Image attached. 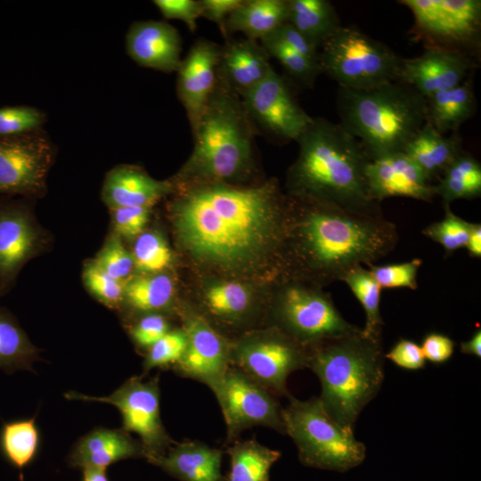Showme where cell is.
<instances>
[{"instance_id": "obj_4", "label": "cell", "mask_w": 481, "mask_h": 481, "mask_svg": "<svg viewBox=\"0 0 481 481\" xmlns=\"http://www.w3.org/2000/svg\"><path fill=\"white\" fill-rule=\"evenodd\" d=\"M194 147L173 184L231 183L250 171L257 129L240 97L217 75L196 127Z\"/></svg>"}, {"instance_id": "obj_43", "label": "cell", "mask_w": 481, "mask_h": 481, "mask_svg": "<svg viewBox=\"0 0 481 481\" xmlns=\"http://www.w3.org/2000/svg\"><path fill=\"white\" fill-rule=\"evenodd\" d=\"M94 261L110 276L124 283L130 279L135 269L132 253L116 233L107 240Z\"/></svg>"}, {"instance_id": "obj_16", "label": "cell", "mask_w": 481, "mask_h": 481, "mask_svg": "<svg viewBox=\"0 0 481 481\" xmlns=\"http://www.w3.org/2000/svg\"><path fill=\"white\" fill-rule=\"evenodd\" d=\"M240 100L257 131L276 139L297 141L313 119L273 68L259 84L243 94Z\"/></svg>"}, {"instance_id": "obj_18", "label": "cell", "mask_w": 481, "mask_h": 481, "mask_svg": "<svg viewBox=\"0 0 481 481\" xmlns=\"http://www.w3.org/2000/svg\"><path fill=\"white\" fill-rule=\"evenodd\" d=\"M474 67L475 62L468 53L428 46L422 54L403 59L399 81L428 98L461 85L469 77Z\"/></svg>"}, {"instance_id": "obj_15", "label": "cell", "mask_w": 481, "mask_h": 481, "mask_svg": "<svg viewBox=\"0 0 481 481\" xmlns=\"http://www.w3.org/2000/svg\"><path fill=\"white\" fill-rule=\"evenodd\" d=\"M29 200L0 199V298L12 289L24 265L49 244L48 235L39 225Z\"/></svg>"}, {"instance_id": "obj_36", "label": "cell", "mask_w": 481, "mask_h": 481, "mask_svg": "<svg viewBox=\"0 0 481 481\" xmlns=\"http://www.w3.org/2000/svg\"><path fill=\"white\" fill-rule=\"evenodd\" d=\"M205 304L215 316L225 321L242 320L252 305L248 288L237 281L214 284L205 293Z\"/></svg>"}, {"instance_id": "obj_13", "label": "cell", "mask_w": 481, "mask_h": 481, "mask_svg": "<svg viewBox=\"0 0 481 481\" xmlns=\"http://www.w3.org/2000/svg\"><path fill=\"white\" fill-rule=\"evenodd\" d=\"M211 390L224 418L227 443L256 426L285 434L282 409L273 394L238 368L230 366Z\"/></svg>"}, {"instance_id": "obj_30", "label": "cell", "mask_w": 481, "mask_h": 481, "mask_svg": "<svg viewBox=\"0 0 481 481\" xmlns=\"http://www.w3.org/2000/svg\"><path fill=\"white\" fill-rule=\"evenodd\" d=\"M225 452L230 457V470L224 481H270L272 466L281 452L256 439L234 441Z\"/></svg>"}, {"instance_id": "obj_17", "label": "cell", "mask_w": 481, "mask_h": 481, "mask_svg": "<svg viewBox=\"0 0 481 481\" xmlns=\"http://www.w3.org/2000/svg\"><path fill=\"white\" fill-rule=\"evenodd\" d=\"M183 329L187 336V346L173 369L211 389L231 366V347L199 314L188 312Z\"/></svg>"}, {"instance_id": "obj_37", "label": "cell", "mask_w": 481, "mask_h": 481, "mask_svg": "<svg viewBox=\"0 0 481 481\" xmlns=\"http://www.w3.org/2000/svg\"><path fill=\"white\" fill-rule=\"evenodd\" d=\"M135 269L145 274L159 273L172 262V252L162 235L143 232L137 238L132 253Z\"/></svg>"}, {"instance_id": "obj_1", "label": "cell", "mask_w": 481, "mask_h": 481, "mask_svg": "<svg viewBox=\"0 0 481 481\" xmlns=\"http://www.w3.org/2000/svg\"><path fill=\"white\" fill-rule=\"evenodd\" d=\"M288 198L278 182L183 188L172 204L176 236L200 263L230 272L281 257Z\"/></svg>"}, {"instance_id": "obj_31", "label": "cell", "mask_w": 481, "mask_h": 481, "mask_svg": "<svg viewBox=\"0 0 481 481\" xmlns=\"http://www.w3.org/2000/svg\"><path fill=\"white\" fill-rule=\"evenodd\" d=\"M38 353L12 313L0 306V370L9 374L32 371Z\"/></svg>"}, {"instance_id": "obj_54", "label": "cell", "mask_w": 481, "mask_h": 481, "mask_svg": "<svg viewBox=\"0 0 481 481\" xmlns=\"http://www.w3.org/2000/svg\"><path fill=\"white\" fill-rule=\"evenodd\" d=\"M83 477L81 481H110L106 469L97 468H86L82 469Z\"/></svg>"}, {"instance_id": "obj_39", "label": "cell", "mask_w": 481, "mask_h": 481, "mask_svg": "<svg viewBox=\"0 0 481 481\" xmlns=\"http://www.w3.org/2000/svg\"><path fill=\"white\" fill-rule=\"evenodd\" d=\"M472 223L455 215L450 205L444 206V216L438 222L428 225L422 233L439 243L447 254L465 248Z\"/></svg>"}, {"instance_id": "obj_8", "label": "cell", "mask_w": 481, "mask_h": 481, "mask_svg": "<svg viewBox=\"0 0 481 481\" xmlns=\"http://www.w3.org/2000/svg\"><path fill=\"white\" fill-rule=\"evenodd\" d=\"M321 47V70L340 87L369 89L399 81L403 58L355 26H341Z\"/></svg>"}, {"instance_id": "obj_14", "label": "cell", "mask_w": 481, "mask_h": 481, "mask_svg": "<svg viewBox=\"0 0 481 481\" xmlns=\"http://www.w3.org/2000/svg\"><path fill=\"white\" fill-rule=\"evenodd\" d=\"M398 3L412 11L416 33L430 44L428 46L465 53L477 47L480 0H401Z\"/></svg>"}, {"instance_id": "obj_26", "label": "cell", "mask_w": 481, "mask_h": 481, "mask_svg": "<svg viewBox=\"0 0 481 481\" xmlns=\"http://www.w3.org/2000/svg\"><path fill=\"white\" fill-rule=\"evenodd\" d=\"M462 151L461 140L456 133L444 136L428 121L404 150L429 182L439 178L446 167Z\"/></svg>"}, {"instance_id": "obj_20", "label": "cell", "mask_w": 481, "mask_h": 481, "mask_svg": "<svg viewBox=\"0 0 481 481\" xmlns=\"http://www.w3.org/2000/svg\"><path fill=\"white\" fill-rule=\"evenodd\" d=\"M370 198L379 203L390 197H407L430 202L435 185L404 151L370 159L366 165Z\"/></svg>"}, {"instance_id": "obj_47", "label": "cell", "mask_w": 481, "mask_h": 481, "mask_svg": "<svg viewBox=\"0 0 481 481\" xmlns=\"http://www.w3.org/2000/svg\"><path fill=\"white\" fill-rule=\"evenodd\" d=\"M153 4L165 18L180 20L190 31L196 30L197 20L201 17L200 0H154Z\"/></svg>"}, {"instance_id": "obj_55", "label": "cell", "mask_w": 481, "mask_h": 481, "mask_svg": "<svg viewBox=\"0 0 481 481\" xmlns=\"http://www.w3.org/2000/svg\"><path fill=\"white\" fill-rule=\"evenodd\" d=\"M20 481H23V479H20Z\"/></svg>"}, {"instance_id": "obj_45", "label": "cell", "mask_w": 481, "mask_h": 481, "mask_svg": "<svg viewBox=\"0 0 481 481\" xmlns=\"http://www.w3.org/2000/svg\"><path fill=\"white\" fill-rule=\"evenodd\" d=\"M149 207L111 208L114 230L120 238L132 239L143 232L150 215Z\"/></svg>"}, {"instance_id": "obj_41", "label": "cell", "mask_w": 481, "mask_h": 481, "mask_svg": "<svg viewBox=\"0 0 481 481\" xmlns=\"http://www.w3.org/2000/svg\"><path fill=\"white\" fill-rule=\"evenodd\" d=\"M46 115L41 110L26 105L0 108V137L15 136L42 129Z\"/></svg>"}, {"instance_id": "obj_5", "label": "cell", "mask_w": 481, "mask_h": 481, "mask_svg": "<svg viewBox=\"0 0 481 481\" xmlns=\"http://www.w3.org/2000/svg\"><path fill=\"white\" fill-rule=\"evenodd\" d=\"M308 348V365L322 385L321 404L341 427L353 430L384 379L381 338L363 330L319 341Z\"/></svg>"}, {"instance_id": "obj_29", "label": "cell", "mask_w": 481, "mask_h": 481, "mask_svg": "<svg viewBox=\"0 0 481 481\" xmlns=\"http://www.w3.org/2000/svg\"><path fill=\"white\" fill-rule=\"evenodd\" d=\"M287 22L316 48L342 26L336 9L327 0H288Z\"/></svg>"}, {"instance_id": "obj_28", "label": "cell", "mask_w": 481, "mask_h": 481, "mask_svg": "<svg viewBox=\"0 0 481 481\" xmlns=\"http://www.w3.org/2000/svg\"><path fill=\"white\" fill-rule=\"evenodd\" d=\"M427 99V121L441 134L455 131L475 111L476 101L470 77L449 90Z\"/></svg>"}, {"instance_id": "obj_33", "label": "cell", "mask_w": 481, "mask_h": 481, "mask_svg": "<svg viewBox=\"0 0 481 481\" xmlns=\"http://www.w3.org/2000/svg\"><path fill=\"white\" fill-rule=\"evenodd\" d=\"M436 196L444 205L459 199H473L481 195V165L464 151L444 170L435 185Z\"/></svg>"}, {"instance_id": "obj_10", "label": "cell", "mask_w": 481, "mask_h": 481, "mask_svg": "<svg viewBox=\"0 0 481 481\" xmlns=\"http://www.w3.org/2000/svg\"><path fill=\"white\" fill-rule=\"evenodd\" d=\"M64 395L69 400L114 405L121 413L122 429L140 437L147 460L164 455L175 444L160 418L159 378L143 381L142 377H131L107 396H91L74 391Z\"/></svg>"}, {"instance_id": "obj_34", "label": "cell", "mask_w": 481, "mask_h": 481, "mask_svg": "<svg viewBox=\"0 0 481 481\" xmlns=\"http://www.w3.org/2000/svg\"><path fill=\"white\" fill-rule=\"evenodd\" d=\"M174 282L165 273L130 278L125 282L124 298L136 311L147 314L167 308L174 297Z\"/></svg>"}, {"instance_id": "obj_11", "label": "cell", "mask_w": 481, "mask_h": 481, "mask_svg": "<svg viewBox=\"0 0 481 481\" xmlns=\"http://www.w3.org/2000/svg\"><path fill=\"white\" fill-rule=\"evenodd\" d=\"M230 363L272 394L289 395L287 379L307 367L308 348L281 330H272L241 339L231 348Z\"/></svg>"}, {"instance_id": "obj_50", "label": "cell", "mask_w": 481, "mask_h": 481, "mask_svg": "<svg viewBox=\"0 0 481 481\" xmlns=\"http://www.w3.org/2000/svg\"><path fill=\"white\" fill-rule=\"evenodd\" d=\"M454 346L452 338L436 332L428 334L420 346L425 359L436 364L447 362L454 352Z\"/></svg>"}, {"instance_id": "obj_9", "label": "cell", "mask_w": 481, "mask_h": 481, "mask_svg": "<svg viewBox=\"0 0 481 481\" xmlns=\"http://www.w3.org/2000/svg\"><path fill=\"white\" fill-rule=\"evenodd\" d=\"M276 313L279 330L306 347L360 330L342 316L320 285H307L299 279L282 287Z\"/></svg>"}, {"instance_id": "obj_53", "label": "cell", "mask_w": 481, "mask_h": 481, "mask_svg": "<svg viewBox=\"0 0 481 481\" xmlns=\"http://www.w3.org/2000/svg\"><path fill=\"white\" fill-rule=\"evenodd\" d=\"M461 352L465 355L481 356V330L478 329L474 332L469 339L461 342L460 346Z\"/></svg>"}, {"instance_id": "obj_46", "label": "cell", "mask_w": 481, "mask_h": 481, "mask_svg": "<svg viewBox=\"0 0 481 481\" xmlns=\"http://www.w3.org/2000/svg\"><path fill=\"white\" fill-rule=\"evenodd\" d=\"M169 330V323L163 315L147 314L133 326L131 336L139 346L149 348Z\"/></svg>"}, {"instance_id": "obj_12", "label": "cell", "mask_w": 481, "mask_h": 481, "mask_svg": "<svg viewBox=\"0 0 481 481\" xmlns=\"http://www.w3.org/2000/svg\"><path fill=\"white\" fill-rule=\"evenodd\" d=\"M55 147L42 129L0 137V195L28 200L46 192Z\"/></svg>"}, {"instance_id": "obj_40", "label": "cell", "mask_w": 481, "mask_h": 481, "mask_svg": "<svg viewBox=\"0 0 481 481\" xmlns=\"http://www.w3.org/2000/svg\"><path fill=\"white\" fill-rule=\"evenodd\" d=\"M186 346L187 336L183 329L170 330L148 348L143 371L175 365L183 357Z\"/></svg>"}, {"instance_id": "obj_2", "label": "cell", "mask_w": 481, "mask_h": 481, "mask_svg": "<svg viewBox=\"0 0 481 481\" xmlns=\"http://www.w3.org/2000/svg\"><path fill=\"white\" fill-rule=\"evenodd\" d=\"M395 224L382 213L343 208L289 197L281 259L317 285L342 281L356 265H371L397 244Z\"/></svg>"}, {"instance_id": "obj_35", "label": "cell", "mask_w": 481, "mask_h": 481, "mask_svg": "<svg viewBox=\"0 0 481 481\" xmlns=\"http://www.w3.org/2000/svg\"><path fill=\"white\" fill-rule=\"evenodd\" d=\"M361 303L366 315L363 332L373 338H381L384 322L380 315L381 288L368 269L359 265L352 268L343 278Z\"/></svg>"}, {"instance_id": "obj_7", "label": "cell", "mask_w": 481, "mask_h": 481, "mask_svg": "<svg viewBox=\"0 0 481 481\" xmlns=\"http://www.w3.org/2000/svg\"><path fill=\"white\" fill-rule=\"evenodd\" d=\"M285 428L306 466L347 470L365 458V445L354 431L332 420L323 409L319 397L298 400L290 395L289 404L281 410Z\"/></svg>"}, {"instance_id": "obj_25", "label": "cell", "mask_w": 481, "mask_h": 481, "mask_svg": "<svg viewBox=\"0 0 481 481\" xmlns=\"http://www.w3.org/2000/svg\"><path fill=\"white\" fill-rule=\"evenodd\" d=\"M223 452L199 441L175 443L160 456L147 460L181 481H224Z\"/></svg>"}, {"instance_id": "obj_24", "label": "cell", "mask_w": 481, "mask_h": 481, "mask_svg": "<svg viewBox=\"0 0 481 481\" xmlns=\"http://www.w3.org/2000/svg\"><path fill=\"white\" fill-rule=\"evenodd\" d=\"M174 189L171 181H159L138 167L120 165L106 175L102 197L110 208H151Z\"/></svg>"}, {"instance_id": "obj_21", "label": "cell", "mask_w": 481, "mask_h": 481, "mask_svg": "<svg viewBox=\"0 0 481 481\" xmlns=\"http://www.w3.org/2000/svg\"><path fill=\"white\" fill-rule=\"evenodd\" d=\"M126 49L138 65L165 73L177 71L182 62L181 37L162 20L134 22L126 35Z\"/></svg>"}, {"instance_id": "obj_19", "label": "cell", "mask_w": 481, "mask_h": 481, "mask_svg": "<svg viewBox=\"0 0 481 481\" xmlns=\"http://www.w3.org/2000/svg\"><path fill=\"white\" fill-rule=\"evenodd\" d=\"M221 45L207 38L194 42L177 72L176 94L192 131L196 127L216 82Z\"/></svg>"}, {"instance_id": "obj_48", "label": "cell", "mask_w": 481, "mask_h": 481, "mask_svg": "<svg viewBox=\"0 0 481 481\" xmlns=\"http://www.w3.org/2000/svg\"><path fill=\"white\" fill-rule=\"evenodd\" d=\"M385 356L398 367L409 371L422 369L426 363L420 346L405 338H401Z\"/></svg>"}, {"instance_id": "obj_51", "label": "cell", "mask_w": 481, "mask_h": 481, "mask_svg": "<svg viewBox=\"0 0 481 481\" xmlns=\"http://www.w3.org/2000/svg\"><path fill=\"white\" fill-rule=\"evenodd\" d=\"M201 17L216 23L225 37L224 24L230 13L235 10L242 0H200Z\"/></svg>"}, {"instance_id": "obj_49", "label": "cell", "mask_w": 481, "mask_h": 481, "mask_svg": "<svg viewBox=\"0 0 481 481\" xmlns=\"http://www.w3.org/2000/svg\"><path fill=\"white\" fill-rule=\"evenodd\" d=\"M275 38L279 39L291 49L295 50L309 61L319 63L320 53L306 37L298 32L291 24L285 22L271 32Z\"/></svg>"}, {"instance_id": "obj_42", "label": "cell", "mask_w": 481, "mask_h": 481, "mask_svg": "<svg viewBox=\"0 0 481 481\" xmlns=\"http://www.w3.org/2000/svg\"><path fill=\"white\" fill-rule=\"evenodd\" d=\"M83 281L88 291L109 307H117L124 299L125 283L110 276L94 260L85 265Z\"/></svg>"}, {"instance_id": "obj_27", "label": "cell", "mask_w": 481, "mask_h": 481, "mask_svg": "<svg viewBox=\"0 0 481 481\" xmlns=\"http://www.w3.org/2000/svg\"><path fill=\"white\" fill-rule=\"evenodd\" d=\"M287 16L288 0H242L225 20V38L241 32L257 41L287 22Z\"/></svg>"}, {"instance_id": "obj_23", "label": "cell", "mask_w": 481, "mask_h": 481, "mask_svg": "<svg viewBox=\"0 0 481 481\" xmlns=\"http://www.w3.org/2000/svg\"><path fill=\"white\" fill-rule=\"evenodd\" d=\"M137 457H144L143 446L126 431L95 428L76 442L68 461L76 469H106L118 461Z\"/></svg>"}, {"instance_id": "obj_38", "label": "cell", "mask_w": 481, "mask_h": 481, "mask_svg": "<svg viewBox=\"0 0 481 481\" xmlns=\"http://www.w3.org/2000/svg\"><path fill=\"white\" fill-rule=\"evenodd\" d=\"M260 41L268 55L275 58L289 75L305 86L314 85L322 72L320 64L309 61L272 35L265 36Z\"/></svg>"}, {"instance_id": "obj_44", "label": "cell", "mask_w": 481, "mask_h": 481, "mask_svg": "<svg viewBox=\"0 0 481 481\" xmlns=\"http://www.w3.org/2000/svg\"><path fill=\"white\" fill-rule=\"evenodd\" d=\"M422 265L420 258H414L411 261L376 265L371 264L368 269L380 288L390 289L405 287L411 289L418 288L417 274Z\"/></svg>"}, {"instance_id": "obj_3", "label": "cell", "mask_w": 481, "mask_h": 481, "mask_svg": "<svg viewBox=\"0 0 481 481\" xmlns=\"http://www.w3.org/2000/svg\"><path fill=\"white\" fill-rule=\"evenodd\" d=\"M297 142L298 155L287 178L290 197L382 213L369 195L365 169L370 159L340 124L313 118Z\"/></svg>"}, {"instance_id": "obj_52", "label": "cell", "mask_w": 481, "mask_h": 481, "mask_svg": "<svg viewBox=\"0 0 481 481\" xmlns=\"http://www.w3.org/2000/svg\"><path fill=\"white\" fill-rule=\"evenodd\" d=\"M465 248L473 257H481V224L472 223Z\"/></svg>"}, {"instance_id": "obj_32", "label": "cell", "mask_w": 481, "mask_h": 481, "mask_svg": "<svg viewBox=\"0 0 481 481\" xmlns=\"http://www.w3.org/2000/svg\"><path fill=\"white\" fill-rule=\"evenodd\" d=\"M40 442L35 417L4 421L0 428V452L20 474L37 458Z\"/></svg>"}, {"instance_id": "obj_22", "label": "cell", "mask_w": 481, "mask_h": 481, "mask_svg": "<svg viewBox=\"0 0 481 481\" xmlns=\"http://www.w3.org/2000/svg\"><path fill=\"white\" fill-rule=\"evenodd\" d=\"M269 58L256 40L226 39L221 46L217 75L240 97L267 76L273 68Z\"/></svg>"}, {"instance_id": "obj_6", "label": "cell", "mask_w": 481, "mask_h": 481, "mask_svg": "<svg viewBox=\"0 0 481 481\" xmlns=\"http://www.w3.org/2000/svg\"><path fill=\"white\" fill-rule=\"evenodd\" d=\"M340 125L363 145L370 159L404 151L427 121V99L395 81L369 89L338 87Z\"/></svg>"}]
</instances>
